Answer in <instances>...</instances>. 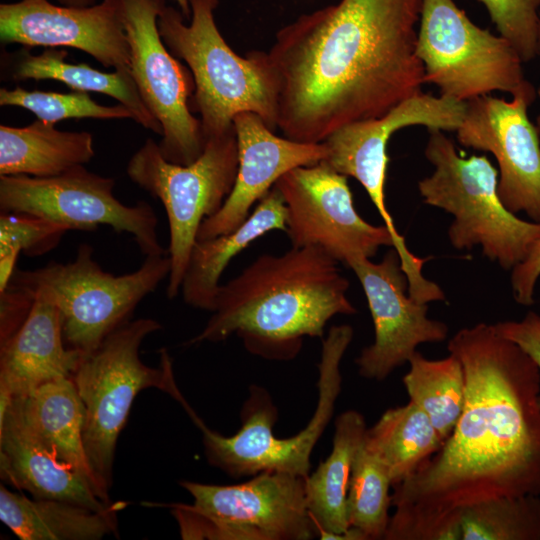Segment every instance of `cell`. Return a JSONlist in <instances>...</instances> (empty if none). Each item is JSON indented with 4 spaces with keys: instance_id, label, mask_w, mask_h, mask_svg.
Returning <instances> with one entry per match:
<instances>
[{
    "instance_id": "cell-33",
    "label": "cell",
    "mask_w": 540,
    "mask_h": 540,
    "mask_svg": "<svg viewBox=\"0 0 540 540\" xmlns=\"http://www.w3.org/2000/svg\"><path fill=\"white\" fill-rule=\"evenodd\" d=\"M68 231L65 225L38 216L1 212L0 259L16 262L21 252L27 256L43 255L55 248Z\"/></svg>"
},
{
    "instance_id": "cell-30",
    "label": "cell",
    "mask_w": 540,
    "mask_h": 540,
    "mask_svg": "<svg viewBox=\"0 0 540 540\" xmlns=\"http://www.w3.org/2000/svg\"><path fill=\"white\" fill-rule=\"evenodd\" d=\"M391 486L386 467L362 442L352 466L347 518L350 527L360 530L367 540L385 538L390 520Z\"/></svg>"
},
{
    "instance_id": "cell-38",
    "label": "cell",
    "mask_w": 540,
    "mask_h": 540,
    "mask_svg": "<svg viewBox=\"0 0 540 540\" xmlns=\"http://www.w3.org/2000/svg\"><path fill=\"white\" fill-rule=\"evenodd\" d=\"M62 5L67 6H90L95 4L96 0H57ZM180 9V12L185 17V19L190 20L191 18V0H174Z\"/></svg>"
},
{
    "instance_id": "cell-16",
    "label": "cell",
    "mask_w": 540,
    "mask_h": 540,
    "mask_svg": "<svg viewBox=\"0 0 540 540\" xmlns=\"http://www.w3.org/2000/svg\"><path fill=\"white\" fill-rule=\"evenodd\" d=\"M349 267L362 286L374 325L373 343L355 360L360 376L384 380L408 363L419 345L446 340L448 326L428 318L427 304L410 296L407 277L393 247L380 262L362 258Z\"/></svg>"
},
{
    "instance_id": "cell-25",
    "label": "cell",
    "mask_w": 540,
    "mask_h": 540,
    "mask_svg": "<svg viewBox=\"0 0 540 540\" xmlns=\"http://www.w3.org/2000/svg\"><path fill=\"white\" fill-rule=\"evenodd\" d=\"M126 502L107 511L74 503L29 498L0 486V520L21 540H99L118 535L117 513Z\"/></svg>"
},
{
    "instance_id": "cell-37",
    "label": "cell",
    "mask_w": 540,
    "mask_h": 540,
    "mask_svg": "<svg viewBox=\"0 0 540 540\" xmlns=\"http://www.w3.org/2000/svg\"><path fill=\"white\" fill-rule=\"evenodd\" d=\"M540 277V240L527 257L511 270V290L515 301L523 306L534 303V294Z\"/></svg>"
},
{
    "instance_id": "cell-35",
    "label": "cell",
    "mask_w": 540,
    "mask_h": 540,
    "mask_svg": "<svg viewBox=\"0 0 540 540\" xmlns=\"http://www.w3.org/2000/svg\"><path fill=\"white\" fill-rule=\"evenodd\" d=\"M34 298L25 290L8 284L0 291V345L8 341L29 315Z\"/></svg>"
},
{
    "instance_id": "cell-9",
    "label": "cell",
    "mask_w": 540,
    "mask_h": 540,
    "mask_svg": "<svg viewBox=\"0 0 540 540\" xmlns=\"http://www.w3.org/2000/svg\"><path fill=\"white\" fill-rule=\"evenodd\" d=\"M237 171L234 127L207 138L202 154L188 165L166 160L159 144L151 138L130 158L128 177L159 199L167 214L171 263L168 298L173 299L180 293L199 227L223 206L233 189Z\"/></svg>"
},
{
    "instance_id": "cell-26",
    "label": "cell",
    "mask_w": 540,
    "mask_h": 540,
    "mask_svg": "<svg viewBox=\"0 0 540 540\" xmlns=\"http://www.w3.org/2000/svg\"><path fill=\"white\" fill-rule=\"evenodd\" d=\"M94 155L87 131H62L39 119L24 127L0 125V176L53 177L89 163Z\"/></svg>"
},
{
    "instance_id": "cell-2",
    "label": "cell",
    "mask_w": 540,
    "mask_h": 540,
    "mask_svg": "<svg viewBox=\"0 0 540 540\" xmlns=\"http://www.w3.org/2000/svg\"><path fill=\"white\" fill-rule=\"evenodd\" d=\"M421 6L422 0H339L282 27L267 54L284 137L321 143L420 92Z\"/></svg>"
},
{
    "instance_id": "cell-15",
    "label": "cell",
    "mask_w": 540,
    "mask_h": 540,
    "mask_svg": "<svg viewBox=\"0 0 540 540\" xmlns=\"http://www.w3.org/2000/svg\"><path fill=\"white\" fill-rule=\"evenodd\" d=\"M274 187L287 208L292 247L321 248L348 267L371 259L382 246L394 247L385 225H372L356 211L347 176L326 163L294 168Z\"/></svg>"
},
{
    "instance_id": "cell-20",
    "label": "cell",
    "mask_w": 540,
    "mask_h": 540,
    "mask_svg": "<svg viewBox=\"0 0 540 540\" xmlns=\"http://www.w3.org/2000/svg\"><path fill=\"white\" fill-rule=\"evenodd\" d=\"M34 299L26 320L0 345V407L48 381L72 377L84 356L66 345L58 308Z\"/></svg>"
},
{
    "instance_id": "cell-28",
    "label": "cell",
    "mask_w": 540,
    "mask_h": 540,
    "mask_svg": "<svg viewBox=\"0 0 540 540\" xmlns=\"http://www.w3.org/2000/svg\"><path fill=\"white\" fill-rule=\"evenodd\" d=\"M444 441L425 412L409 401L387 409L367 428L363 443L384 464L394 486L411 476Z\"/></svg>"
},
{
    "instance_id": "cell-23",
    "label": "cell",
    "mask_w": 540,
    "mask_h": 540,
    "mask_svg": "<svg viewBox=\"0 0 540 540\" xmlns=\"http://www.w3.org/2000/svg\"><path fill=\"white\" fill-rule=\"evenodd\" d=\"M286 229L287 208L281 193L273 187L235 230L196 241L180 290L185 303L212 312L221 286L219 279L229 261L264 234Z\"/></svg>"
},
{
    "instance_id": "cell-3",
    "label": "cell",
    "mask_w": 540,
    "mask_h": 540,
    "mask_svg": "<svg viewBox=\"0 0 540 540\" xmlns=\"http://www.w3.org/2000/svg\"><path fill=\"white\" fill-rule=\"evenodd\" d=\"M339 264L313 246L259 256L220 286L212 316L189 344L220 342L236 334L253 354L294 358L304 337H322L333 316L356 313Z\"/></svg>"
},
{
    "instance_id": "cell-21",
    "label": "cell",
    "mask_w": 540,
    "mask_h": 540,
    "mask_svg": "<svg viewBox=\"0 0 540 540\" xmlns=\"http://www.w3.org/2000/svg\"><path fill=\"white\" fill-rule=\"evenodd\" d=\"M1 479L34 498L74 503L95 511H107L106 503L82 474L59 461L26 428L11 405L0 408Z\"/></svg>"
},
{
    "instance_id": "cell-19",
    "label": "cell",
    "mask_w": 540,
    "mask_h": 540,
    "mask_svg": "<svg viewBox=\"0 0 540 540\" xmlns=\"http://www.w3.org/2000/svg\"><path fill=\"white\" fill-rule=\"evenodd\" d=\"M233 124L238 146L235 184L220 210L202 222L197 240L235 230L284 174L320 163L327 156L324 142L304 143L279 137L255 113H239Z\"/></svg>"
},
{
    "instance_id": "cell-10",
    "label": "cell",
    "mask_w": 540,
    "mask_h": 540,
    "mask_svg": "<svg viewBox=\"0 0 540 540\" xmlns=\"http://www.w3.org/2000/svg\"><path fill=\"white\" fill-rule=\"evenodd\" d=\"M306 477L265 471L234 485L182 480L192 504H166L183 539L310 540L316 536L306 502Z\"/></svg>"
},
{
    "instance_id": "cell-34",
    "label": "cell",
    "mask_w": 540,
    "mask_h": 540,
    "mask_svg": "<svg viewBox=\"0 0 540 540\" xmlns=\"http://www.w3.org/2000/svg\"><path fill=\"white\" fill-rule=\"evenodd\" d=\"M499 35L517 50L522 61L539 56L540 0H480Z\"/></svg>"
},
{
    "instance_id": "cell-41",
    "label": "cell",
    "mask_w": 540,
    "mask_h": 540,
    "mask_svg": "<svg viewBox=\"0 0 540 540\" xmlns=\"http://www.w3.org/2000/svg\"><path fill=\"white\" fill-rule=\"evenodd\" d=\"M537 96L540 98V86L537 89Z\"/></svg>"
},
{
    "instance_id": "cell-29",
    "label": "cell",
    "mask_w": 540,
    "mask_h": 540,
    "mask_svg": "<svg viewBox=\"0 0 540 540\" xmlns=\"http://www.w3.org/2000/svg\"><path fill=\"white\" fill-rule=\"evenodd\" d=\"M408 364L403 384L410 402L425 412L445 440L464 405L465 376L461 362L451 353L432 360L416 352Z\"/></svg>"
},
{
    "instance_id": "cell-7",
    "label": "cell",
    "mask_w": 540,
    "mask_h": 540,
    "mask_svg": "<svg viewBox=\"0 0 540 540\" xmlns=\"http://www.w3.org/2000/svg\"><path fill=\"white\" fill-rule=\"evenodd\" d=\"M353 334V328L347 324L329 329L318 365L317 405L308 424L293 437H275L273 426L278 418L277 408L270 394L257 385H251L249 397L242 407L240 429L228 437L209 429L188 407L186 411L202 431L208 462L234 478L265 471L307 477L312 451L332 418L341 392L340 364Z\"/></svg>"
},
{
    "instance_id": "cell-8",
    "label": "cell",
    "mask_w": 540,
    "mask_h": 540,
    "mask_svg": "<svg viewBox=\"0 0 540 540\" xmlns=\"http://www.w3.org/2000/svg\"><path fill=\"white\" fill-rule=\"evenodd\" d=\"M170 268L168 253L149 255L137 270L113 275L97 263L90 245L81 244L72 261L15 269L9 284L54 304L66 345L86 355L129 321L137 305L168 278Z\"/></svg>"
},
{
    "instance_id": "cell-39",
    "label": "cell",
    "mask_w": 540,
    "mask_h": 540,
    "mask_svg": "<svg viewBox=\"0 0 540 540\" xmlns=\"http://www.w3.org/2000/svg\"><path fill=\"white\" fill-rule=\"evenodd\" d=\"M535 125H536V128H537V130H538V133H539V135H540V113L538 114V116H537V118H536V123H535Z\"/></svg>"
},
{
    "instance_id": "cell-40",
    "label": "cell",
    "mask_w": 540,
    "mask_h": 540,
    "mask_svg": "<svg viewBox=\"0 0 540 540\" xmlns=\"http://www.w3.org/2000/svg\"><path fill=\"white\" fill-rule=\"evenodd\" d=\"M538 46H539V56H540V23H539V41H538Z\"/></svg>"
},
{
    "instance_id": "cell-27",
    "label": "cell",
    "mask_w": 540,
    "mask_h": 540,
    "mask_svg": "<svg viewBox=\"0 0 540 540\" xmlns=\"http://www.w3.org/2000/svg\"><path fill=\"white\" fill-rule=\"evenodd\" d=\"M67 56L63 49L47 48L37 55L23 49L5 60L9 62V73L14 80H55L74 91L110 96L131 111L136 123L162 135V127L146 107L131 70L102 72L86 63L66 62Z\"/></svg>"
},
{
    "instance_id": "cell-12",
    "label": "cell",
    "mask_w": 540,
    "mask_h": 540,
    "mask_svg": "<svg viewBox=\"0 0 540 540\" xmlns=\"http://www.w3.org/2000/svg\"><path fill=\"white\" fill-rule=\"evenodd\" d=\"M114 186L113 178L84 165L53 177L0 176V210L45 218L70 231L109 226L130 234L145 256L168 253L160 244L153 208L145 201L123 204L113 194Z\"/></svg>"
},
{
    "instance_id": "cell-4",
    "label": "cell",
    "mask_w": 540,
    "mask_h": 540,
    "mask_svg": "<svg viewBox=\"0 0 540 540\" xmlns=\"http://www.w3.org/2000/svg\"><path fill=\"white\" fill-rule=\"evenodd\" d=\"M219 0H191L189 24L180 10L165 6L158 29L169 51L187 64L195 85L193 102L206 139L234 127L242 112L259 115L274 130L277 82L267 52L242 57L220 33L215 10Z\"/></svg>"
},
{
    "instance_id": "cell-1",
    "label": "cell",
    "mask_w": 540,
    "mask_h": 540,
    "mask_svg": "<svg viewBox=\"0 0 540 540\" xmlns=\"http://www.w3.org/2000/svg\"><path fill=\"white\" fill-rule=\"evenodd\" d=\"M465 398L441 448L393 487L386 540H459L472 505L540 496V370L520 346L477 323L458 330Z\"/></svg>"
},
{
    "instance_id": "cell-6",
    "label": "cell",
    "mask_w": 540,
    "mask_h": 540,
    "mask_svg": "<svg viewBox=\"0 0 540 540\" xmlns=\"http://www.w3.org/2000/svg\"><path fill=\"white\" fill-rule=\"evenodd\" d=\"M430 176L418 182L424 203L453 216L448 237L457 250L481 247L483 256L512 270L540 240V222L519 218L498 194V170L486 156L465 157L441 130H428Z\"/></svg>"
},
{
    "instance_id": "cell-18",
    "label": "cell",
    "mask_w": 540,
    "mask_h": 540,
    "mask_svg": "<svg viewBox=\"0 0 540 540\" xmlns=\"http://www.w3.org/2000/svg\"><path fill=\"white\" fill-rule=\"evenodd\" d=\"M0 41L24 47H70L106 68L131 70L121 0H101L83 7L49 0L2 3Z\"/></svg>"
},
{
    "instance_id": "cell-5",
    "label": "cell",
    "mask_w": 540,
    "mask_h": 540,
    "mask_svg": "<svg viewBox=\"0 0 540 540\" xmlns=\"http://www.w3.org/2000/svg\"><path fill=\"white\" fill-rule=\"evenodd\" d=\"M161 328L152 318L129 320L84 355L72 375L84 406L86 458L96 494L106 503H112L109 492L117 440L137 394L158 388L180 403L184 400L167 351L161 352L157 368L144 364L139 355L144 339Z\"/></svg>"
},
{
    "instance_id": "cell-11",
    "label": "cell",
    "mask_w": 540,
    "mask_h": 540,
    "mask_svg": "<svg viewBox=\"0 0 540 540\" xmlns=\"http://www.w3.org/2000/svg\"><path fill=\"white\" fill-rule=\"evenodd\" d=\"M417 55L424 82L459 102L502 91L536 99L513 45L473 23L454 0H422Z\"/></svg>"
},
{
    "instance_id": "cell-31",
    "label": "cell",
    "mask_w": 540,
    "mask_h": 540,
    "mask_svg": "<svg viewBox=\"0 0 540 540\" xmlns=\"http://www.w3.org/2000/svg\"><path fill=\"white\" fill-rule=\"evenodd\" d=\"M461 540H540V496L502 497L465 508Z\"/></svg>"
},
{
    "instance_id": "cell-14",
    "label": "cell",
    "mask_w": 540,
    "mask_h": 540,
    "mask_svg": "<svg viewBox=\"0 0 540 540\" xmlns=\"http://www.w3.org/2000/svg\"><path fill=\"white\" fill-rule=\"evenodd\" d=\"M464 112L465 102L420 91L386 114L342 126L323 141L327 156L322 162L340 174L355 178L363 186L391 233L393 248L408 274L417 272L423 259L409 250L387 209L385 181L389 161L388 141L396 131L408 126L456 131Z\"/></svg>"
},
{
    "instance_id": "cell-22",
    "label": "cell",
    "mask_w": 540,
    "mask_h": 540,
    "mask_svg": "<svg viewBox=\"0 0 540 540\" xmlns=\"http://www.w3.org/2000/svg\"><path fill=\"white\" fill-rule=\"evenodd\" d=\"M367 430L364 416L347 410L335 420L332 450L305 479L306 502L322 540H367L347 518V494L356 452Z\"/></svg>"
},
{
    "instance_id": "cell-17",
    "label": "cell",
    "mask_w": 540,
    "mask_h": 540,
    "mask_svg": "<svg viewBox=\"0 0 540 540\" xmlns=\"http://www.w3.org/2000/svg\"><path fill=\"white\" fill-rule=\"evenodd\" d=\"M533 101L524 95L471 99L455 132L461 145L495 157L506 208L540 222V135L528 116Z\"/></svg>"
},
{
    "instance_id": "cell-32",
    "label": "cell",
    "mask_w": 540,
    "mask_h": 540,
    "mask_svg": "<svg viewBox=\"0 0 540 540\" xmlns=\"http://www.w3.org/2000/svg\"><path fill=\"white\" fill-rule=\"evenodd\" d=\"M0 105L20 107L32 112L37 119L55 124L64 119L92 118L101 120L132 119L124 105L112 106L95 102L87 92L26 90L20 86L0 89Z\"/></svg>"
},
{
    "instance_id": "cell-36",
    "label": "cell",
    "mask_w": 540,
    "mask_h": 540,
    "mask_svg": "<svg viewBox=\"0 0 540 540\" xmlns=\"http://www.w3.org/2000/svg\"><path fill=\"white\" fill-rule=\"evenodd\" d=\"M494 327L529 354L540 370V309L527 312L520 320L498 322Z\"/></svg>"
},
{
    "instance_id": "cell-24",
    "label": "cell",
    "mask_w": 540,
    "mask_h": 540,
    "mask_svg": "<svg viewBox=\"0 0 540 540\" xmlns=\"http://www.w3.org/2000/svg\"><path fill=\"white\" fill-rule=\"evenodd\" d=\"M8 404L36 439L88 479L95 491L83 443L84 406L72 377L48 381Z\"/></svg>"
},
{
    "instance_id": "cell-13",
    "label": "cell",
    "mask_w": 540,
    "mask_h": 540,
    "mask_svg": "<svg viewBox=\"0 0 540 540\" xmlns=\"http://www.w3.org/2000/svg\"><path fill=\"white\" fill-rule=\"evenodd\" d=\"M130 47V69L138 91L162 127L159 148L172 163L188 165L203 152L201 120L190 111L195 85L188 71L164 44L158 17L165 0H121Z\"/></svg>"
}]
</instances>
